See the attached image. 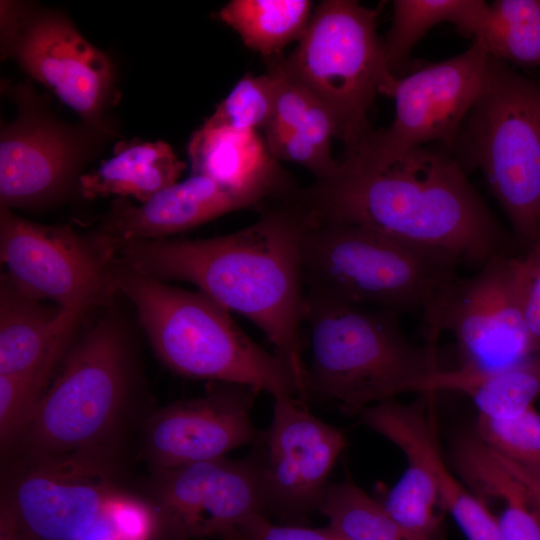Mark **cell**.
<instances>
[{"instance_id":"16","label":"cell","mask_w":540,"mask_h":540,"mask_svg":"<svg viewBox=\"0 0 540 540\" xmlns=\"http://www.w3.org/2000/svg\"><path fill=\"white\" fill-rule=\"evenodd\" d=\"M258 393L246 385L211 382L202 396L157 409L142 424V457L159 471L252 445L260 432L251 418Z\"/></svg>"},{"instance_id":"30","label":"cell","mask_w":540,"mask_h":540,"mask_svg":"<svg viewBox=\"0 0 540 540\" xmlns=\"http://www.w3.org/2000/svg\"><path fill=\"white\" fill-rule=\"evenodd\" d=\"M275 101V79L266 71L262 75L246 74L205 120L210 128L236 130L264 129L272 120Z\"/></svg>"},{"instance_id":"6","label":"cell","mask_w":540,"mask_h":540,"mask_svg":"<svg viewBox=\"0 0 540 540\" xmlns=\"http://www.w3.org/2000/svg\"><path fill=\"white\" fill-rule=\"evenodd\" d=\"M305 292L343 303L420 314L435 322L458 277L455 258L344 223L311 222L302 248Z\"/></svg>"},{"instance_id":"21","label":"cell","mask_w":540,"mask_h":540,"mask_svg":"<svg viewBox=\"0 0 540 540\" xmlns=\"http://www.w3.org/2000/svg\"><path fill=\"white\" fill-rule=\"evenodd\" d=\"M187 152L191 175L208 177L256 204L292 192L258 131L202 125L191 136Z\"/></svg>"},{"instance_id":"14","label":"cell","mask_w":540,"mask_h":540,"mask_svg":"<svg viewBox=\"0 0 540 540\" xmlns=\"http://www.w3.org/2000/svg\"><path fill=\"white\" fill-rule=\"evenodd\" d=\"M488 60L484 43L474 38L464 52L422 63L398 77L391 125L374 130L356 152L346 156L386 161L431 144L451 152L480 92Z\"/></svg>"},{"instance_id":"12","label":"cell","mask_w":540,"mask_h":540,"mask_svg":"<svg viewBox=\"0 0 540 540\" xmlns=\"http://www.w3.org/2000/svg\"><path fill=\"white\" fill-rule=\"evenodd\" d=\"M1 506L28 540H78L118 494L120 460L111 453L21 459Z\"/></svg>"},{"instance_id":"3","label":"cell","mask_w":540,"mask_h":540,"mask_svg":"<svg viewBox=\"0 0 540 540\" xmlns=\"http://www.w3.org/2000/svg\"><path fill=\"white\" fill-rule=\"evenodd\" d=\"M400 315L305 292L306 401L333 403L353 416L398 395L419 393L441 369L437 345L412 342Z\"/></svg>"},{"instance_id":"36","label":"cell","mask_w":540,"mask_h":540,"mask_svg":"<svg viewBox=\"0 0 540 540\" xmlns=\"http://www.w3.org/2000/svg\"><path fill=\"white\" fill-rule=\"evenodd\" d=\"M494 456L516 480L527 501L540 519V473L531 472L497 455Z\"/></svg>"},{"instance_id":"8","label":"cell","mask_w":540,"mask_h":540,"mask_svg":"<svg viewBox=\"0 0 540 540\" xmlns=\"http://www.w3.org/2000/svg\"><path fill=\"white\" fill-rule=\"evenodd\" d=\"M378 14L354 0L322 1L293 52L278 56L283 69L329 108L345 156L373 133L374 101L379 94L392 97L398 81L377 33Z\"/></svg>"},{"instance_id":"20","label":"cell","mask_w":540,"mask_h":540,"mask_svg":"<svg viewBox=\"0 0 540 540\" xmlns=\"http://www.w3.org/2000/svg\"><path fill=\"white\" fill-rule=\"evenodd\" d=\"M86 310L49 305L18 289L6 274L0 285V374L51 379Z\"/></svg>"},{"instance_id":"1","label":"cell","mask_w":540,"mask_h":540,"mask_svg":"<svg viewBox=\"0 0 540 540\" xmlns=\"http://www.w3.org/2000/svg\"><path fill=\"white\" fill-rule=\"evenodd\" d=\"M314 223L361 226L480 268L508 237L448 149L421 146L374 161L345 156L330 176L293 190Z\"/></svg>"},{"instance_id":"22","label":"cell","mask_w":540,"mask_h":540,"mask_svg":"<svg viewBox=\"0 0 540 540\" xmlns=\"http://www.w3.org/2000/svg\"><path fill=\"white\" fill-rule=\"evenodd\" d=\"M186 163L164 141L132 140L115 147L114 154L79 180L84 199L118 196L146 202L178 182Z\"/></svg>"},{"instance_id":"37","label":"cell","mask_w":540,"mask_h":540,"mask_svg":"<svg viewBox=\"0 0 540 540\" xmlns=\"http://www.w3.org/2000/svg\"><path fill=\"white\" fill-rule=\"evenodd\" d=\"M0 540H28L6 508L0 505Z\"/></svg>"},{"instance_id":"25","label":"cell","mask_w":540,"mask_h":540,"mask_svg":"<svg viewBox=\"0 0 540 540\" xmlns=\"http://www.w3.org/2000/svg\"><path fill=\"white\" fill-rule=\"evenodd\" d=\"M312 13L308 0H232L217 15L247 47L267 59L299 41Z\"/></svg>"},{"instance_id":"7","label":"cell","mask_w":540,"mask_h":540,"mask_svg":"<svg viewBox=\"0 0 540 540\" xmlns=\"http://www.w3.org/2000/svg\"><path fill=\"white\" fill-rule=\"evenodd\" d=\"M477 168L527 246L540 234V81L489 55L480 92L452 148Z\"/></svg>"},{"instance_id":"9","label":"cell","mask_w":540,"mask_h":540,"mask_svg":"<svg viewBox=\"0 0 540 540\" xmlns=\"http://www.w3.org/2000/svg\"><path fill=\"white\" fill-rule=\"evenodd\" d=\"M1 59H12L84 122L116 136L108 110L116 102V70L63 11L27 1H1Z\"/></svg>"},{"instance_id":"31","label":"cell","mask_w":540,"mask_h":540,"mask_svg":"<svg viewBox=\"0 0 540 540\" xmlns=\"http://www.w3.org/2000/svg\"><path fill=\"white\" fill-rule=\"evenodd\" d=\"M475 435L497 455L540 473V413L534 407L506 418L478 415Z\"/></svg>"},{"instance_id":"17","label":"cell","mask_w":540,"mask_h":540,"mask_svg":"<svg viewBox=\"0 0 540 540\" xmlns=\"http://www.w3.org/2000/svg\"><path fill=\"white\" fill-rule=\"evenodd\" d=\"M152 472L148 501L177 540L222 537L244 520L264 515L258 471L250 454Z\"/></svg>"},{"instance_id":"33","label":"cell","mask_w":540,"mask_h":540,"mask_svg":"<svg viewBox=\"0 0 540 540\" xmlns=\"http://www.w3.org/2000/svg\"><path fill=\"white\" fill-rule=\"evenodd\" d=\"M267 147L277 161H287L309 170L316 180L333 174L339 161L331 151L322 148L298 132L271 121L264 129Z\"/></svg>"},{"instance_id":"18","label":"cell","mask_w":540,"mask_h":540,"mask_svg":"<svg viewBox=\"0 0 540 540\" xmlns=\"http://www.w3.org/2000/svg\"><path fill=\"white\" fill-rule=\"evenodd\" d=\"M434 395L402 403L395 399L377 403L358 416L368 428L382 435L404 454L407 467L382 502L389 515L405 530L431 540L441 515L437 486L427 458V444L437 431Z\"/></svg>"},{"instance_id":"27","label":"cell","mask_w":540,"mask_h":540,"mask_svg":"<svg viewBox=\"0 0 540 540\" xmlns=\"http://www.w3.org/2000/svg\"><path fill=\"white\" fill-rule=\"evenodd\" d=\"M474 38L508 64L540 65V0L493 1Z\"/></svg>"},{"instance_id":"11","label":"cell","mask_w":540,"mask_h":540,"mask_svg":"<svg viewBox=\"0 0 540 540\" xmlns=\"http://www.w3.org/2000/svg\"><path fill=\"white\" fill-rule=\"evenodd\" d=\"M0 257L27 295L65 309L88 310L115 291V245L98 231L47 225L0 207Z\"/></svg>"},{"instance_id":"10","label":"cell","mask_w":540,"mask_h":540,"mask_svg":"<svg viewBox=\"0 0 540 540\" xmlns=\"http://www.w3.org/2000/svg\"><path fill=\"white\" fill-rule=\"evenodd\" d=\"M16 106L0 130V207L38 210L79 193L86 163L113 135L54 115L29 83H2Z\"/></svg>"},{"instance_id":"26","label":"cell","mask_w":540,"mask_h":540,"mask_svg":"<svg viewBox=\"0 0 540 540\" xmlns=\"http://www.w3.org/2000/svg\"><path fill=\"white\" fill-rule=\"evenodd\" d=\"M459 471L481 495L503 503L497 517L504 540H540V519L523 491L494 454L483 445L468 449Z\"/></svg>"},{"instance_id":"38","label":"cell","mask_w":540,"mask_h":540,"mask_svg":"<svg viewBox=\"0 0 540 540\" xmlns=\"http://www.w3.org/2000/svg\"><path fill=\"white\" fill-rule=\"evenodd\" d=\"M78 540H115L109 525L103 519H100L95 526L83 537Z\"/></svg>"},{"instance_id":"19","label":"cell","mask_w":540,"mask_h":540,"mask_svg":"<svg viewBox=\"0 0 540 540\" xmlns=\"http://www.w3.org/2000/svg\"><path fill=\"white\" fill-rule=\"evenodd\" d=\"M253 205L256 203L250 198L208 177L191 175L140 205L131 204L123 198L116 199L98 232L113 244L167 239Z\"/></svg>"},{"instance_id":"29","label":"cell","mask_w":540,"mask_h":540,"mask_svg":"<svg viewBox=\"0 0 540 540\" xmlns=\"http://www.w3.org/2000/svg\"><path fill=\"white\" fill-rule=\"evenodd\" d=\"M278 56L265 59L267 71L275 79L271 121L291 128L330 151L332 139L338 138V126L333 114L314 92L283 69Z\"/></svg>"},{"instance_id":"15","label":"cell","mask_w":540,"mask_h":540,"mask_svg":"<svg viewBox=\"0 0 540 540\" xmlns=\"http://www.w3.org/2000/svg\"><path fill=\"white\" fill-rule=\"evenodd\" d=\"M436 326L454 338L465 377L482 376L536 354L522 314L515 257L499 254L469 277H457L439 302Z\"/></svg>"},{"instance_id":"28","label":"cell","mask_w":540,"mask_h":540,"mask_svg":"<svg viewBox=\"0 0 540 540\" xmlns=\"http://www.w3.org/2000/svg\"><path fill=\"white\" fill-rule=\"evenodd\" d=\"M318 511L343 540H425L402 528L349 477L328 484Z\"/></svg>"},{"instance_id":"34","label":"cell","mask_w":540,"mask_h":540,"mask_svg":"<svg viewBox=\"0 0 540 540\" xmlns=\"http://www.w3.org/2000/svg\"><path fill=\"white\" fill-rule=\"evenodd\" d=\"M515 278L524 321L534 347L540 353V234L515 257Z\"/></svg>"},{"instance_id":"23","label":"cell","mask_w":540,"mask_h":540,"mask_svg":"<svg viewBox=\"0 0 540 540\" xmlns=\"http://www.w3.org/2000/svg\"><path fill=\"white\" fill-rule=\"evenodd\" d=\"M456 391L467 395L479 416L506 418L534 407L540 397V353L505 369L476 377L439 369L421 385L420 393Z\"/></svg>"},{"instance_id":"2","label":"cell","mask_w":540,"mask_h":540,"mask_svg":"<svg viewBox=\"0 0 540 540\" xmlns=\"http://www.w3.org/2000/svg\"><path fill=\"white\" fill-rule=\"evenodd\" d=\"M311 222L290 200L229 234L120 242L116 255L121 264L148 277L193 284L230 313L252 322L290 367L305 401L302 248Z\"/></svg>"},{"instance_id":"24","label":"cell","mask_w":540,"mask_h":540,"mask_svg":"<svg viewBox=\"0 0 540 540\" xmlns=\"http://www.w3.org/2000/svg\"><path fill=\"white\" fill-rule=\"evenodd\" d=\"M487 5L482 0H394L392 23L383 40L392 73L399 77L407 68L413 47L440 23H451L475 37Z\"/></svg>"},{"instance_id":"32","label":"cell","mask_w":540,"mask_h":540,"mask_svg":"<svg viewBox=\"0 0 540 540\" xmlns=\"http://www.w3.org/2000/svg\"><path fill=\"white\" fill-rule=\"evenodd\" d=\"M50 379L41 375L0 374V441L4 452L15 447L32 420Z\"/></svg>"},{"instance_id":"5","label":"cell","mask_w":540,"mask_h":540,"mask_svg":"<svg viewBox=\"0 0 540 540\" xmlns=\"http://www.w3.org/2000/svg\"><path fill=\"white\" fill-rule=\"evenodd\" d=\"M136 381L124 326L106 316L69 347L14 448L22 451L21 459L119 454L134 417Z\"/></svg>"},{"instance_id":"35","label":"cell","mask_w":540,"mask_h":540,"mask_svg":"<svg viewBox=\"0 0 540 540\" xmlns=\"http://www.w3.org/2000/svg\"><path fill=\"white\" fill-rule=\"evenodd\" d=\"M221 538L223 540H343L329 525L313 528L306 525L275 524L262 514L244 520Z\"/></svg>"},{"instance_id":"13","label":"cell","mask_w":540,"mask_h":540,"mask_svg":"<svg viewBox=\"0 0 540 540\" xmlns=\"http://www.w3.org/2000/svg\"><path fill=\"white\" fill-rule=\"evenodd\" d=\"M250 453L259 476L264 515L306 525L318 511L329 476L346 447L343 431L291 396L273 398L272 420Z\"/></svg>"},{"instance_id":"4","label":"cell","mask_w":540,"mask_h":540,"mask_svg":"<svg viewBox=\"0 0 540 540\" xmlns=\"http://www.w3.org/2000/svg\"><path fill=\"white\" fill-rule=\"evenodd\" d=\"M113 285L132 303L153 351L174 373L301 400L286 362L254 342L229 311L202 292L172 286L121 263L115 264Z\"/></svg>"}]
</instances>
